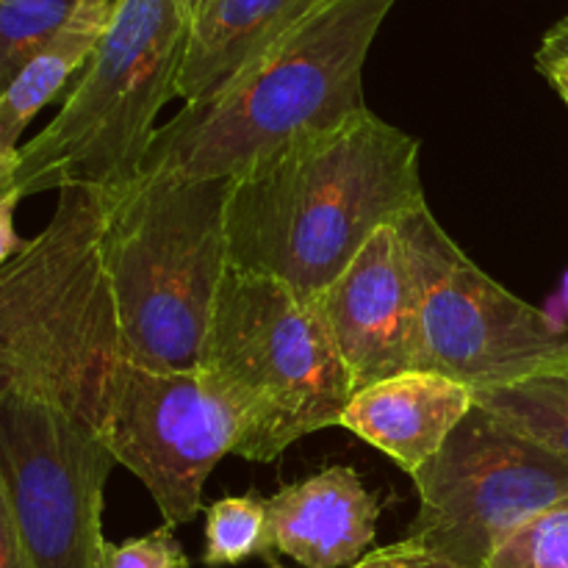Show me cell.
<instances>
[{"instance_id":"cell-17","label":"cell","mask_w":568,"mask_h":568,"mask_svg":"<svg viewBox=\"0 0 568 568\" xmlns=\"http://www.w3.org/2000/svg\"><path fill=\"white\" fill-rule=\"evenodd\" d=\"M250 558H264L272 568H277L270 541L266 499L247 494V497H225L211 503L205 508L203 564L222 568L244 564Z\"/></svg>"},{"instance_id":"cell-10","label":"cell","mask_w":568,"mask_h":568,"mask_svg":"<svg viewBox=\"0 0 568 568\" xmlns=\"http://www.w3.org/2000/svg\"><path fill=\"white\" fill-rule=\"evenodd\" d=\"M100 438L142 480L164 525L178 527L203 510L205 480L236 453L239 425L197 372H155L128 361Z\"/></svg>"},{"instance_id":"cell-25","label":"cell","mask_w":568,"mask_h":568,"mask_svg":"<svg viewBox=\"0 0 568 568\" xmlns=\"http://www.w3.org/2000/svg\"><path fill=\"white\" fill-rule=\"evenodd\" d=\"M538 70L547 75V81L552 83L555 92L566 100L568 105V59H547V61H536Z\"/></svg>"},{"instance_id":"cell-8","label":"cell","mask_w":568,"mask_h":568,"mask_svg":"<svg viewBox=\"0 0 568 568\" xmlns=\"http://www.w3.org/2000/svg\"><path fill=\"white\" fill-rule=\"evenodd\" d=\"M408 538L464 568H483L516 530L568 503V460L471 405L414 475Z\"/></svg>"},{"instance_id":"cell-23","label":"cell","mask_w":568,"mask_h":568,"mask_svg":"<svg viewBox=\"0 0 568 568\" xmlns=\"http://www.w3.org/2000/svg\"><path fill=\"white\" fill-rule=\"evenodd\" d=\"M20 200L22 197L14 192V189L0 197V270H3L11 258H17V255L22 253V247L28 244V239H22L14 225V214Z\"/></svg>"},{"instance_id":"cell-22","label":"cell","mask_w":568,"mask_h":568,"mask_svg":"<svg viewBox=\"0 0 568 568\" xmlns=\"http://www.w3.org/2000/svg\"><path fill=\"white\" fill-rule=\"evenodd\" d=\"M0 568H31L26 547H22L14 510H11L9 494H6L3 477H0Z\"/></svg>"},{"instance_id":"cell-7","label":"cell","mask_w":568,"mask_h":568,"mask_svg":"<svg viewBox=\"0 0 568 568\" xmlns=\"http://www.w3.org/2000/svg\"><path fill=\"white\" fill-rule=\"evenodd\" d=\"M416 286V369L471 392L568 366V327L499 286L438 225L427 200L399 216Z\"/></svg>"},{"instance_id":"cell-16","label":"cell","mask_w":568,"mask_h":568,"mask_svg":"<svg viewBox=\"0 0 568 568\" xmlns=\"http://www.w3.org/2000/svg\"><path fill=\"white\" fill-rule=\"evenodd\" d=\"M477 408L568 460V366L514 386L475 392Z\"/></svg>"},{"instance_id":"cell-19","label":"cell","mask_w":568,"mask_h":568,"mask_svg":"<svg viewBox=\"0 0 568 568\" xmlns=\"http://www.w3.org/2000/svg\"><path fill=\"white\" fill-rule=\"evenodd\" d=\"M483 568H568V503L527 521Z\"/></svg>"},{"instance_id":"cell-5","label":"cell","mask_w":568,"mask_h":568,"mask_svg":"<svg viewBox=\"0 0 568 568\" xmlns=\"http://www.w3.org/2000/svg\"><path fill=\"white\" fill-rule=\"evenodd\" d=\"M197 375L236 416V455L255 464H272L308 433L342 425L355 394L314 303L275 277L233 266Z\"/></svg>"},{"instance_id":"cell-6","label":"cell","mask_w":568,"mask_h":568,"mask_svg":"<svg viewBox=\"0 0 568 568\" xmlns=\"http://www.w3.org/2000/svg\"><path fill=\"white\" fill-rule=\"evenodd\" d=\"M183 0H116L59 114L20 150L22 200L67 186L111 192L142 175L186 50Z\"/></svg>"},{"instance_id":"cell-15","label":"cell","mask_w":568,"mask_h":568,"mask_svg":"<svg viewBox=\"0 0 568 568\" xmlns=\"http://www.w3.org/2000/svg\"><path fill=\"white\" fill-rule=\"evenodd\" d=\"M114 3L116 0H78L55 37L0 92V197L14 186L22 133L44 105L64 92L70 78L87 67L94 44L109 26Z\"/></svg>"},{"instance_id":"cell-21","label":"cell","mask_w":568,"mask_h":568,"mask_svg":"<svg viewBox=\"0 0 568 568\" xmlns=\"http://www.w3.org/2000/svg\"><path fill=\"white\" fill-rule=\"evenodd\" d=\"M347 568H464V566L453 564V560L442 558V555L433 552V549L405 538V541L392 544V547L366 552L358 564Z\"/></svg>"},{"instance_id":"cell-3","label":"cell","mask_w":568,"mask_h":568,"mask_svg":"<svg viewBox=\"0 0 568 568\" xmlns=\"http://www.w3.org/2000/svg\"><path fill=\"white\" fill-rule=\"evenodd\" d=\"M394 6L320 0L214 98L161 125L142 172L233 178L288 139L366 111V55Z\"/></svg>"},{"instance_id":"cell-14","label":"cell","mask_w":568,"mask_h":568,"mask_svg":"<svg viewBox=\"0 0 568 568\" xmlns=\"http://www.w3.org/2000/svg\"><path fill=\"white\" fill-rule=\"evenodd\" d=\"M186 50L175 98L203 103L247 70L288 26L320 0H183Z\"/></svg>"},{"instance_id":"cell-13","label":"cell","mask_w":568,"mask_h":568,"mask_svg":"<svg viewBox=\"0 0 568 568\" xmlns=\"http://www.w3.org/2000/svg\"><path fill=\"white\" fill-rule=\"evenodd\" d=\"M471 405L475 392L464 383L410 369L355 392L342 414V427L414 477L444 447Z\"/></svg>"},{"instance_id":"cell-2","label":"cell","mask_w":568,"mask_h":568,"mask_svg":"<svg viewBox=\"0 0 568 568\" xmlns=\"http://www.w3.org/2000/svg\"><path fill=\"white\" fill-rule=\"evenodd\" d=\"M100 189L67 186L0 270V394L44 399L103 436L128 364L103 253Z\"/></svg>"},{"instance_id":"cell-24","label":"cell","mask_w":568,"mask_h":568,"mask_svg":"<svg viewBox=\"0 0 568 568\" xmlns=\"http://www.w3.org/2000/svg\"><path fill=\"white\" fill-rule=\"evenodd\" d=\"M547 59H568V14L549 28L541 48H538L536 61H547Z\"/></svg>"},{"instance_id":"cell-11","label":"cell","mask_w":568,"mask_h":568,"mask_svg":"<svg viewBox=\"0 0 568 568\" xmlns=\"http://www.w3.org/2000/svg\"><path fill=\"white\" fill-rule=\"evenodd\" d=\"M314 308L355 392L416 369V286L397 225L381 227Z\"/></svg>"},{"instance_id":"cell-12","label":"cell","mask_w":568,"mask_h":568,"mask_svg":"<svg viewBox=\"0 0 568 568\" xmlns=\"http://www.w3.org/2000/svg\"><path fill=\"white\" fill-rule=\"evenodd\" d=\"M272 549L305 568L358 564L375 544L381 503L349 466L281 488L266 499Z\"/></svg>"},{"instance_id":"cell-4","label":"cell","mask_w":568,"mask_h":568,"mask_svg":"<svg viewBox=\"0 0 568 568\" xmlns=\"http://www.w3.org/2000/svg\"><path fill=\"white\" fill-rule=\"evenodd\" d=\"M231 178L142 172L103 192V253L128 361L197 372L227 253Z\"/></svg>"},{"instance_id":"cell-9","label":"cell","mask_w":568,"mask_h":568,"mask_svg":"<svg viewBox=\"0 0 568 568\" xmlns=\"http://www.w3.org/2000/svg\"><path fill=\"white\" fill-rule=\"evenodd\" d=\"M114 455L44 399L0 394V477L31 568H105L103 497Z\"/></svg>"},{"instance_id":"cell-20","label":"cell","mask_w":568,"mask_h":568,"mask_svg":"<svg viewBox=\"0 0 568 568\" xmlns=\"http://www.w3.org/2000/svg\"><path fill=\"white\" fill-rule=\"evenodd\" d=\"M175 527L164 525L142 538H128L105 547V568H189V558Z\"/></svg>"},{"instance_id":"cell-18","label":"cell","mask_w":568,"mask_h":568,"mask_svg":"<svg viewBox=\"0 0 568 568\" xmlns=\"http://www.w3.org/2000/svg\"><path fill=\"white\" fill-rule=\"evenodd\" d=\"M78 0H0V92L55 37Z\"/></svg>"},{"instance_id":"cell-1","label":"cell","mask_w":568,"mask_h":568,"mask_svg":"<svg viewBox=\"0 0 568 568\" xmlns=\"http://www.w3.org/2000/svg\"><path fill=\"white\" fill-rule=\"evenodd\" d=\"M419 203V139L366 109L288 139L231 178V266L314 303L381 227Z\"/></svg>"}]
</instances>
